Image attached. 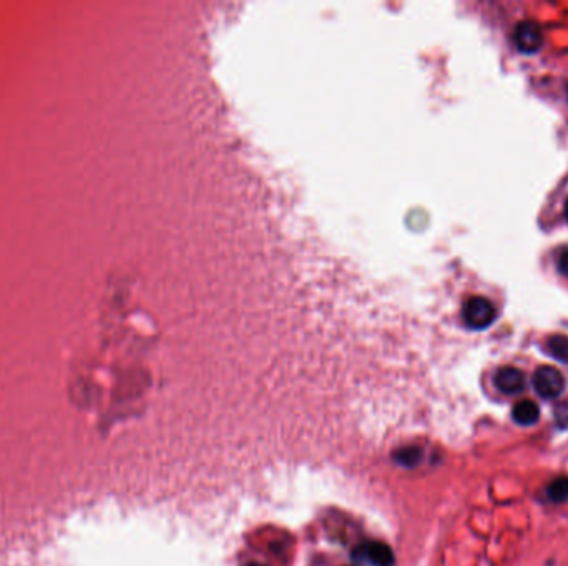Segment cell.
<instances>
[{"instance_id":"7a4b0ae2","label":"cell","mask_w":568,"mask_h":566,"mask_svg":"<svg viewBox=\"0 0 568 566\" xmlns=\"http://www.w3.org/2000/svg\"><path fill=\"white\" fill-rule=\"evenodd\" d=\"M533 389L543 399H557L565 390V377L552 365H543L533 374Z\"/></svg>"},{"instance_id":"ba28073f","label":"cell","mask_w":568,"mask_h":566,"mask_svg":"<svg viewBox=\"0 0 568 566\" xmlns=\"http://www.w3.org/2000/svg\"><path fill=\"white\" fill-rule=\"evenodd\" d=\"M394 460L399 465H402V467L406 468H414L416 465L421 463L422 460V450L417 449V447H404V449H399L396 454H394Z\"/></svg>"},{"instance_id":"8992f818","label":"cell","mask_w":568,"mask_h":566,"mask_svg":"<svg viewBox=\"0 0 568 566\" xmlns=\"http://www.w3.org/2000/svg\"><path fill=\"white\" fill-rule=\"evenodd\" d=\"M512 417L522 427H530V425L538 422L540 417V409L532 400H520L512 410Z\"/></svg>"},{"instance_id":"52a82bcc","label":"cell","mask_w":568,"mask_h":566,"mask_svg":"<svg viewBox=\"0 0 568 566\" xmlns=\"http://www.w3.org/2000/svg\"><path fill=\"white\" fill-rule=\"evenodd\" d=\"M547 352L560 360V362L568 364V337L567 335H552L550 339L547 340Z\"/></svg>"},{"instance_id":"6da1fadb","label":"cell","mask_w":568,"mask_h":566,"mask_svg":"<svg viewBox=\"0 0 568 566\" xmlns=\"http://www.w3.org/2000/svg\"><path fill=\"white\" fill-rule=\"evenodd\" d=\"M462 318L467 327L480 330L488 327L495 320L497 310L488 299L482 298V295H473L463 304Z\"/></svg>"},{"instance_id":"7c38bea8","label":"cell","mask_w":568,"mask_h":566,"mask_svg":"<svg viewBox=\"0 0 568 566\" xmlns=\"http://www.w3.org/2000/svg\"><path fill=\"white\" fill-rule=\"evenodd\" d=\"M244 566H264V565H259V563H249V565H244Z\"/></svg>"},{"instance_id":"3957f363","label":"cell","mask_w":568,"mask_h":566,"mask_svg":"<svg viewBox=\"0 0 568 566\" xmlns=\"http://www.w3.org/2000/svg\"><path fill=\"white\" fill-rule=\"evenodd\" d=\"M352 557L357 563H367L371 566H392L394 553L386 543L369 542L354 548Z\"/></svg>"},{"instance_id":"9c48e42d","label":"cell","mask_w":568,"mask_h":566,"mask_svg":"<svg viewBox=\"0 0 568 566\" xmlns=\"http://www.w3.org/2000/svg\"><path fill=\"white\" fill-rule=\"evenodd\" d=\"M547 495L552 502L562 503L568 500V477H558L548 485Z\"/></svg>"},{"instance_id":"5b68a950","label":"cell","mask_w":568,"mask_h":566,"mask_svg":"<svg viewBox=\"0 0 568 566\" xmlns=\"http://www.w3.org/2000/svg\"><path fill=\"white\" fill-rule=\"evenodd\" d=\"M493 384L500 392L507 395L520 394L525 389V375L515 367H502L497 370Z\"/></svg>"},{"instance_id":"277c9868","label":"cell","mask_w":568,"mask_h":566,"mask_svg":"<svg viewBox=\"0 0 568 566\" xmlns=\"http://www.w3.org/2000/svg\"><path fill=\"white\" fill-rule=\"evenodd\" d=\"M513 40L518 50L523 53H535L543 43V35L540 27L535 22H520L515 27Z\"/></svg>"},{"instance_id":"8fae6325","label":"cell","mask_w":568,"mask_h":566,"mask_svg":"<svg viewBox=\"0 0 568 566\" xmlns=\"http://www.w3.org/2000/svg\"><path fill=\"white\" fill-rule=\"evenodd\" d=\"M565 216L568 219V199H567V203H565Z\"/></svg>"},{"instance_id":"30bf717a","label":"cell","mask_w":568,"mask_h":566,"mask_svg":"<svg viewBox=\"0 0 568 566\" xmlns=\"http://www.w3.org/2000/svg\"><path fill=\"white\" fill-rule=\"evenodd\" d=\"M558 271L568 278V249H565L558 258Z\"/></svg>"}]
</instances>
